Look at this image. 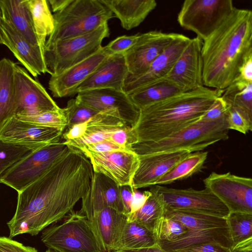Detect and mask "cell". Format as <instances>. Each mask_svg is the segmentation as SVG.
Instances as JSON below:
<instances>
[{
  "instance_id": "52a82bcc",
  "label": "cell",
  "mask_w": 252,
  "mask_h": 252,
  "mask_svg": "<svg viewBox=\"0 0 252 252\" xmlns=\"http://www.w3.org/2000/svg\"><path fill=\"white\" fill-rule=\"evenodd\" d=\"M42 242L59 252H102L87 217L73 210L59 225L44 229Z\"/></svg>"
},
{
  "instance_id": "74e56055",
  "label": "cell",
  "mask_w": 252,
  "mask_h": 252,
  "mask_svg": "<svg viewBox=\"0 0 252 252\" xmlns=\"http://www.w3.org/2000/svg\"><path fill=\"white\" fill-rule=\"evenodd\" d=\"M41 147L14 143L0 139V177L28 154Z\"/></svg>"
},
{
  "instance_id": "d4e9b609",
  "label": "cell",
  "mask_w": 252,
  "mask_h": 252,
  "mask_svg": "<svg viewBox=\"0 0 252 252\" xmlns=\"http://www.w3.org/2000/svg\"><path fill=\"white\" fill-rule=\"evenodd\" d=\"M86 122V130L82 137L64 141L68 146L77 150L87 144L109 139L115 130L127 125L115 110L100 111Z\"/></svg>"
},
{
  "instance_id": "ffe728a7",
  "label": "cell",
  "mask_w": 252,
  "mask_h": 252,
  "mask_svg": "<svg viewBox=\"0 0 252 252\" xmlns=\"http://www.w3.org/2000/svg\"><path fill=\"white\" fill-rule=\"evenodd\" d=\"M77 94V98L97 111H117L123 121L132 127L138 121L140 110L123 90L97 89L80 92Z\"/></svg>"
},
{
  "instance_id": "b9f144b4",
  "label": "cell",
  "mask_w": 252,
  "mask_h": 252,
  "mask_svg": "<svg viewBox=\"0 0 252 252\" xmlns=\"http://www.w3.org/2000/svg\"><path fill=\"white\" fill-rule=\"evenodd\" d=\"M229 129H234L243 134L252 130V117L238 109L229 107L226 114Z\"/></svg>"
},
{
  "instance_id": "5b68a950",
  "label": "cell",
  "mask_w": 252,
  "mask_h": 252,
  "mask_svg": "<svg viewBox=\"0 0 252 252\" xmlns=\"http://www.w3.org/2000/svg\"><path fill=\"white\" fill-rule=\"evenodd\" d=\"M53 15L54 29L46 42L91 32L114 17L100 0H73L63 10Z\"/></svg>"
},
{
  "instance_id": "bcb514c9",
  "label": "cell",
  "mask_w": 252,
  "mask_h": 252,
  "mask_svg": "<svg viewBox=\"0 0 252 252\" xmlns=\"http://www.w3.org/2000/svg\"><path fill=\"white\" fill-rule=\"evenodd\" d=\"M76 150L82 153L84 152L103 153L113 151H126L109 139L87 144L78 148Z\"/></svg>"
},
{
  "instance_id": "83f0119b",
  "label": "cell",
  "mask_w": 252,
  "mask_h": 252,
  "mask_svg": "<svg viewBox=\"0 0 252 252\" xmlns=\"http://www.w3.org/2000/svg\"><path fill=\"white\" fill-rule=\"evenodd\" d=\"M0 8L2 15L24 39L31 44L39 46L31 15L25 0H0Z\"/></svg>"
},
{
  "instance_id": "681fc988",
  "label": "cell",
  "mask_w": 252,
  "mask_h": 252,
  "mask_svg": "<svg viewBox=\"0 0 252 252\" xmlns=\"http://www.w3.org/2000/svg\"><path fill=\"white\" fill-rule=\"evenodd\" d=\"M151 194V192L150 190L145 191L143 193H141L137 191L136 189H134L130 213L129 216L127 218V220L129 219L144 205Z\"/></svg>"
},
{
  "instance_id": "7a4b0ae2",
  "label": "cell",
  "mask_w": 252,
  "mask_h": 252,
  "mask_svg": "<svg viewBox=\"0 0 252 252\" xmlns=\"http://www.w3.org/2000/svg\"><path fill=\"white\" fill-rule=\"evenodd\" d=\"M252 52V11L234 7L222 24L203 41V86L224 90L238 77Z\"/></svg>"
},
{
  "instance_id": "cb8c5ba5",
  "label": "cell",
  "mask_w": 252,
  "mask_h": 252,
  "mask_svg": "<svg viewBox=\"0 0 252 252\" xmlns=\"http://www.w3.org/2000/svg\"><path fill=\"white\" fill-rule=\"evenodd\" d=\"M128 73L124 54L110 56L78 88L76 94L97 89L123 90Z\"/></svg>"
},
{
  "instance_id": "e0dca14e",
  "label": "cell",
  "mask_w": 252,
  "mask_h": 252,
  "mask_svg": "<svg viewBox=\"0 0 252 252\" xmlns=\"http://www.w3.org/2000/svg\"><path fill=\"white\" fill-rule=\"evenodd\" d=\"M110 56L103 46L96 53L58 75H52L49 89L55 97L76 94L78 88Z\"/></svg>"
},
{
  "instance_id": "11a10c76",
  "label": "cell",
  "mask_w": 252,
  "mask_h": 252,
  "mask_svg": "<svg viewBox=\"0 0 252 252\" xmlns=\"http://www.w3.org/2000/svg\"><path fill=\"white\" fill-rule=\"evenodd\" d=\"M114 252H167L162 250L158 244H156L153 247L130 250H120Z\"/></svg>"
},
{
  "instance_id": "7bdbcfd3",
  "label": "cell",
  "mask_w": 252,
  "mask_h": 252,
  "mask_svg": "<svg viewBox=\"0 0 252 252\" xmlns=\"http://www.w3.org/2000/svg\"><path fill=\"white\" fill-rule=\"evenodd\" d=\"M141 33L132 35H122L111 41L103 48L110 56L124 54L131 49L138 40Z\"/></svg>"
},
{
  "instance_id": "2e32d148",
  "label": "cell",
  "mask_w": 252,
  "mask_h": 252,
  "mask_svg": "<svg viewBox=\"0 0 252 252\" xmlns=\"http://www.w3.org/2000/svg\"><path fill=\"white\" fill-rule=\"evenodd\" d=\"M0 34L2 44L8 47L32 76L50 73L40 48L28 42L2 15L0 19Z\"/></svg>"
},
{
  "instance_id": "8d00e7d4",
  "label": "cell",
  "mask_w": 252,
  "mask_h": 252,
  "mask_svg": "<svg viewBox=\"0 0 252 252\" xmlns=\"http://www.w3.org/2000/svg\"><path fill=\"white\" fill-rule=\"evenodd\" d=\"M231 241V247L252 239V214L229 213L226 218Z\"/></svg>"
},
{
  "instance_id": "7402d4cb",
  "label": "cell",
  "mask_w": 252,
  "mask_h": 252,
  "mask_svg": "<svg viewBox=\"0 0 252 252\" xmlns=\"http://www.w3.org/2000/svg\"><path fill=\"white\" fill-rule=\"evenodd\" d=\"M102 252L117 250L127 217L112 208L94 212L88 219Z\"/></svg>"
},
{
  "instance_id": "d6a6232c",
  "label": "cell",
  "mask_w": 252,
  "mask_h": 252,
  "mask_svg": "<svg viewBox=\"0 0 252 252\" xmlns=\"http://www.w3.org/2000/svg\"><path fill=\"white\" fill-rule=\"evenodd\" d=\"M165 216L179 220L189 230L228 227L226 218L194 212L165 209Z\"/></svg>"
},
{
  "instance_id": "30bf717a",
  "label": "cell",
  "mask_w": 252,
  "mask_h": 252,
  "mask_svg": "<svg viewBox=\"0 0 252 252\" xmlns=\"http://www.w3.org/2000/svg\"><path fill=\"white\" fill-rule=\"evenodd\" d=\"M163 198L165 209L194 212L226 218L229 211L225 205L205 188L179 189L154 186Z\"/></svg>"
},
{
  "instance_id": "277c9868",
  "label": "cell",
  "mask_w": 252,
  "mask_h": 252,
  "mask_svg": "<svg viewBox=\"0 0 252 252\" xmlns=\"http://www.w3.org/2000/svg\"><path fill=\"white\" fill-rule=\"evenodd\" d=\"M229 130L226 115L213 121L200 119L161 140L134 144L132 149L137 155L179 150L198 152L227 139Z\"/></svg>"
},
{
  "instance_id": "6da1fadb",
  "label": "cell",
  "mask_w": 252,
  "mask_h": 252,
  "mask_svg": "<svg viewBox=\"0 0 252 252\" xmlns=\"http://www.w3.org/2000/svg\"><path fill=\"white\" fill-rule=\"evenodd\" d=\"M94 171L81 152L70 148L37 180L18 193L16 211L7 222L9 237L36 235L64 219L89 192Z\"/></svg>"
},
{
  "instance_id": "4316f807",
  "label": "cell",
  "mask_w": 252,
  "mask_h": 252,
  "mask_svg": "<svg viewBox=\"0 0 252 252\" xmlns=\"http://www.w3.org/2000/svg\"><path fill=\"white\" fill-rule=\"evenodd\" d=\"M205 243H218L226 247L232 246L228 227L189 230L180 238L171 241H159L157 244L168 252Z\"/></svg>"
},
{
  "instance_id": "8992f818",
  "label": "cell",
  "mask_w": 252,
  "mask_h": 252,
  "mask_svg": "<svg viewBox=\"0 0 252 252\" xmlns=\"http://www.w3.org/2000/svg\"><path fill=\"white\" fill-rule=\"evenodd\" d=\"M109 35L106 23L83 35L46 42L44 57L49 74L58 75L89 58L102 47L103 40Z\"/></svg>"
},
{
  "instance_id": "d590c367",
  "label": "cell",
  "mask_w": 252,
  "mask_h": 252,
  "mask_svg": "<svg viewBox=\"0 0 252 252\" xmlns=\"http://www.w3.org/2000/svg\"><path fill=\"white\" fill-rule=\"evenodd\" d=\"M227 104L252 117V82L237 77L221 95Z\"/></svg>"
},
{
  "instance_id": "e575fe53",
  "label": "cell",
  "mask_w": 252,
  "mask_h": 252,
  "mask_svg": "<svg viewBox=\"0 0 252 252\" xmlns=\"http://www.w3.org/2000/svg\"><path fill=\"white\" fill-rule=\"evenodd\" d=\"M156 244L157 240L152 231L135 221H127L117 251L146 248Z\"/></svg>"
},
{
  "instance_id": "6f0895ef",
  "label": "cell",
  "mask_w": 252,
  "mask_h": 252,
  "mask_svg": "<svg viewBox=\"0 0 252 252\" xmlns=\"http://www.w3.org/2000/svg\"><path fill=\"white\" fill-rule=\"evenodd\" d=\"M2 16V14H1V10H0V19L1 18ZM2 44V41H1V37H0V44Z\"/></svg>"
},
{
  "instance_id": "ac0fdd59",
  "label": "cell",
  "mask_w": 252,
  "mask_h": 252,
  "mask_svg": "<svg viewBox=\"0 0 252 252\" xmlns=\"http://www.w3.org/2000/svg\"><path fill=\"white\" fill-rule=\"evenodd\" d=\"M63 130L40 126L13 116L0 127V139L23 145L43 146L61 141Z\"/></svg>"
},
{
  "instance_id": "4fadbf2b",
  "label": "cell",
  "mask_w": 252,
  "mask_h": 252,
  "mask_svg": "<svg viewBox=\"0 0 252 252\" xmlns=\"http://www.w3.org/2000/svg\"><path fill=\"white\" fill-rule=\"evenodd\" d=\"M203 41L198 37L190 38L170 71L163 78L182 92L203 86Z\"/></svg>"
},
{
  "instance_id": "44dd1931",
  "label": "cell",
  "mask_w": 252,
  "mask_h": 252,
  "mask_svg": "<svg viewBox=\"0 0 252 252\" xmlns=\"http://www.w3.org/2000/svg\"><path fill=\"white\" fill-rule=\"evenodd\" d=\"M191 153L179 150L138 155L139 165L132 182L134 189L153 186L160 178Z\"/></svg>"
},
{
  "instance_id": "7c38bea8",
  "label": "cell",
  "mask_w": 252,
  "mask_h": 252,
  "mask_svg": "<svg viewBox=\"0 0 252 252\" xmlns=\"http://www.w3.org/2000/svg\"><path fill=\"white\" fill-rule=\"evenodd\" d=\"M210 190L227 207L229 213L252 214V179L228 172H212L203 180Z\"/></svg>"
},
{
  "instance_id": "c3c4849f",
  "label": "cell",
  "mask_w": 252,
  "mask_h": 252,
  "mask_svg": "<svg viewBox=\"0 0 252 252\" xmlns=\"http://www.w3.org/2000/svg\"><path fill=\"white\" fill-rule=\"evenodd\" d=\"M0 252H38L33 247L25 246L10 238L0 236Z\"/></svg>"
},
{
  "instance_id": "1f68e13d",
  "label": "cell",
  "mask_w": 252,
  "mask_h": 252,
  "mask_svg": "<svg viewBox=\"0 0 252 252\" xmlns=\"http://www.w3.org/2000/svg\"><path fill=\"white\" fill-rule=\"evenodd\" d=\"M29 10L39 46L44 53L46 38L54 29V20L46 0H25Z\"/></svg>"
},
{
  "instance_id": "60d3db41",
  "label": "cell",
  "mask_w": 252,
  "mask_h": 252,
  "mask_svg": "<svg viewBox=\"0 0 252 252\" xmlns=\"http://www.w3.org/2000/svg\"><path fill=\"white\" fill-rule=\"evenodd\" d=\"M189 229L178 220L164 216L155 236L157 243L159 241H171L186 234Z\"/></svg>"
},
{
  "instance_id": "4dcf8cb0",
  "label": "cell",
  "mask_w": 252,
  "mask_h": 252,
  "mask_svg": "<svg viewBox=\"0 0 252 252\" xmlns=\"http://www.w3.org/2000/svg\"><path fill=\"white\" fill-rule=\"evenodd\" d=\"M149 190L151 194L144 205L127 221H135L152 231L155 235L165 216V206L160 192L154 187Z\"/></svg>"
},
{
  "instance_id": "f6af8a7d",
  "label": "cell",
  "mask_w": 252,
  "mask_h": 252,
  "mask_svg": "<svg viewBox=\"0 0 252 252\" xmlns=\"http://www.w3.org/2000/svg\"><path fill=\"white\" fill-rule=\"evenodd\" d=\"M229 107L221 96H220L217 98L201 120L213 121L220 119L226 115Z\"/></svg>"
},
{
  "instance_id": "f546056e",
  "label": "cell",
  "mask_w": 252,
  "mask_h": 252,
  "mask_svg": "<svg viewBox=\"0 0 252 252\" xmlns=\"http://www.w3.org/2000/svg\"><path fill=\"white\" fill-rule=\"evenodd\" d=\"M9 59L0 61V127L14 116V64Z\"/></svg>"
},
{
  "instance_id": "7dc6e473",
  "label": "cell",
  "mask_w": 252,
  "mask_h": 252,
  "mask_svg": "<svg viewBox=\"0 0 252 252\" xmlns=\"http://www.w3.org/2000/svg\"><path fill=\"white\" fill-rule=\"evenodd\" d=\"M167 252H231L230 249L218 243H205Z\"/></svg>"
},
{
  "instance_id": "484cf974",
  "label": "cell",
  "mask_w": 252,
  "mask_h": 252,
  "mask_svg": "<svg viewBox=\"0 0 252 252\" xmlns=\"http://www.w3.org/2000/svg\"><path fill=\"white\" fill-rule=\"evenodd\" d=\"M120 21L123 28L130 30L140 25L157 6L155 0H100Z\"/></svg>"
},
{
  "instance_id": "d6986e66",
  "label": "cell",
  "mask_w": 252,
  "mask_h": 252,
  "mask_svg": "<svg viewBox=\"0 0 252 252\" xmlns=\"http://www.w3.org/2000/svg\"><path fill=\"white\" fill-rule=\"evenodd\" d=\"M189 37L179 34L171 44L153 62L143 73L133 76L127 74L123 87L126 94L163 78L170 71L189 41Z\"/></svg>"
},
{
  "instance_id": "816d5d0a",
  "label": "cell",
  "mask_w": 252,
  "mask_h": 252,
  "mask_svg": "<svg viewBox=\"0 0 252 252\" xmlns=\"http://www.w3.org/2000/svg\"><path fill=\"white\" fill-rule=\"evenodd\" d=\"M238 77L247 82H252V52L249 53L243 61Z\"/></svg>"
},
{
  "instance_id": "9a60e30c",
  "label": "cell",
  "mask_w": 252,
  "mask_h": 252,
  "mask_svg": "<svg viewBox=\"0 0 252 252\" xmlns=\"http://www.w3.org/2000/svg\"><path fill=\"white\" fill-rule=\"evenodd\" d=\"M179 34L158 31L141 33L136 44L124 54L128 74L137 76L144 73Z\"/></svg>"
},
{
  "instance_id": "9c48e42d",
  "label": "cell",
  "mask_w": 252,
  "mask_h": 252,
  "mask_svg": "<svg viewBox=\"0 0 252 252\" xmlns=\"http://www.w3.org/2000/svg\"><path fill=\"white\" fill-rule=\"evenodd\" d=\"M234 7L231 0H186L177 21L183 29L193 32L203 41L222 24Z\"/></svg>"
},
{
  "instance_id": "9f6ffc18",
  "label": "cell",
  "mask_w": 252,
  "mask_h": 252,
  "mask_svg": "<svg viewBox=\"0 0 252 252\" xmlns=\"http://www.w3.org/2000/svg\"><path fill=\"white\" fill-rule=\"evenodd\" d=\"M45 252H59L57 251V250L52 249V248H48Z\"/></svg>"
},
{
  "instance_id": "8fae6325",
  "label": "cell",
  "mask_w": 252,
  "mask_h": 252,
  "mask_svg": "<svg viewBox=\"0 0 252 252\" xmlns=\"http://www.w3.org/2000/svg\"><path fill=\"white\" fill-rule=\"evenodd\" d=\"M14 68V116H34L60 108L43 86L25 68L16 63Z\"/></svg>"
},
{
  "instance_id": "f35d334b",
  "label": "cell",
  "mask_w": 252,
  "mask_h": 252,
  "mask_svg": "<svg viewBox=\"0 0 252 252\" xmlns=\"http://www.w3.org/2000/svg\"><path fill=\"white\" fill-rule=\"evenodd\" d=\"M15 117L23 121L42 126L61 129L63 131L68 125L64 108L48 111L34 116Z\"/></svg>"
},
{
  "instance_id": "5bb4252c",
  "label": "cell",
  "mask_w": 252,
  "mask_h": 252,
  "mask_svg": "<svg viewBox=\"0 0 252 252\" xmlns=\"http://www.w3.org/2000/svg\"><path fill=\"white\" fill-rule=\"evenodd\" d=\"M82 153L90 160L94 172L105 175L118 186H132V179L139 163L138 156L133 151Z\"/></svg>"
},
{
  "instance_id": "f907efd6",
  "label": "cell",
  "mask_w": 252,
  "mask_h": 252,
  "mask_svg": "<svg viewBox=\"0 0 252 252\" xmlns=\"http://www.w3.org/2000/svg\"><path fill=\"white\" fill-rule=\"evenodd\" d=\"M120 191L124 209V214L127 218L129 216L131 210V204L134 189L132 186L128 185L120 186Z\"/></svg>"
},
{
  "instance_id": "836d02e7",
  "label": "cell",
  "mask_w": 252,
  "mask_h": 252,
  "mask_svg": "<svg viewBox=\"0 0 252 252\" xmlns=\"http://www.w3.org/2000/svg\"><path fill=\"white\" fill-rule=\"evenodd\" d=\"M208 154L207 152L191 153L160 178L154 186L170 184L176 181L189 178L200 171L203 167Z\"/></svg>"
},
{
  "instance_id": "ab89813d",
  "label": "cell",
  "mask_w": 252,
  "mask_h": 252,
  "mask_svg": "<svg viewBox=\"0 0 252 252\" xmlns=\"http://www.w3.org/2000/svg\"><path fill=\"white\" fill-rule=\"evenodd\" d=\"M64 110L68 121L66 127L85 122L99 112L76 97L68 100Z\"/></svg>"
},
{
  "instance_id": "f1b7e54d",
  "label": "cell",
  "mask_w": 252,
  "mask_h": 252,
  "mask_svg": "<svg viewBox=\"0 0 252 252\" xmlns=\"http://www.w3.org/2000/svg\"><path fill=\"white\" fill-rule=\"evenodd\" d=\"M182 92L175 84L161 78L128 94L139 110Z\"/></svg>"
},
{
  "instance_id": "603a6c76",
  "label": "cell",
  "mask_w": 252,
  "mask_h": 252,
  "mask_svg": "<svg viewBox=\"0 0 252 252\" xmlns=\"http://www.w3.org/2000/svg\"><path fill=\"white\" fill-rule=\"evenodd\" d=\"M105 207L124 214L119 186L105 175L94 172L91 188L82 199L78 212L88 219L94 212Z\"/></svg>"
},
{
  "instance_id": "3957f363",
  "label": "cell",
  "mask_w": 252,
  "mask_h": 252,
  "mask_svg": "<svg viewBox=\"0 0 252 252\" xmlns=\"http://www.w3.org/2000/svg\"><path fill=\"white\" fill-rule=\"evenodd\" d=\"M223 92L203 86L140 110L132 127L138 143L161 140L198 122Z\"/></svg>"
},
{
  "instance_id": "ba28073f",
  "label": "cell",
  "mask_w": 252,
  "mask_h": 252,
  "mask_svg": "<svg viewBox=\"0 0 252 252\" xmlns=\"http://www.w3.org/2000/svg\"><path fill=\"white\" fill-rule=\"evenodd\" d=\"M70 149L64 141H60L34 150L8 168L0 177V183L18 193L39 178Z\"/></svg>"
},
{
  "instance_id": "db71d44e",
  "label": "cell",
  "mask_w": 252,
  "mask_h": 252,
  "mask_svg": "<svg viewBox=\"0 0 252 252\" xmlns=\"http://www.w3.org/2000/svg\"><path fill=\"white\" fill-rule=\"evenodd\" d=\"M73 0H49L48 2L51 6L53 12L57 13L63 10Z\"/></svg>"
},
{
  "instance_id": "ee69618b",
  "label": "cell",
  "mask_w": 252,
  "mask_h": 252,
  "mask_svg": "<svg viewBox=\"0 0 252 252\" xmlns=\"http://www.w3.org/2000/svg\"><path fill=\"white\" fill-rule=\"evenodd\" d=\"M109 140L126 151H133L132 146L138 143L132 127L125 125L115 130Z\"/></svg>"
},
{
  "instance_id": "f5cc1de1",
  "label": "cell",
  "mask_w": 252,
  "mask_h": 252,
  "mask_svg": "<svg viewBox=\"0 0 252 252\" xmlns=\"http://www.w3.org/2000/svg\"><path fill=\"white\" fill-rule=\"evenodd\" d=\"M231 252H252V239L238 243L230 248Z\"/></svg>"
}]
</instances>
